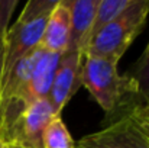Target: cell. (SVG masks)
<instances>
[{
    "label": "cell",
    "mask_w": 149,
    "mask_h": 148,
    "mask_svg": "<svg viewBox=\"0 0 149 148\" xmlns=\"http://www.w3.org/2000/svg\"><path fill=\"white\" fill-rule=\"evenodd\" d=\"M42 148H75V142L61 116H55L47 125L42 137Z\"/></svg>",
    "instance_id": "8fae6325"
},
{
    "label": "cell",
    "mask_w": 149,
    "mask_h": 148,
    "mask_svg": "<svg viewBox=\"0 0 149 148\" xmlns=\"http://www.w3.org/2000/svg\"><path fill=\"white\" fill-rule=\"evenodd\" d=\"M55 116L48 97L32 102L22 113L6 145L12 148H42L44 131Z\"/></svg>",
    "instance_id": "5b68a950"
},
{
    "label": "cell",
    "mask_w": 149,
    "mask_h": 148,
    "mask_svg": "<svg viewBox=\"0 0 149 148\" xmlns=\"http://www.w3.org/2000/svg\"><path fill=\"white\" fill-rule=\"evenodd\" d=\"M75 148H149V137L122 113L107 126L83 137Z\"/></svg>",
    "instance_id": "277c9868"
},
{
    "label": "cell",
    "mask_w": 149,
    "mask_h": 148,
    "mask_svg": "<svg viewBox=\"0 0 149 148\" xmlns=\"http://www.w3.org/2000/svg\"><path fill=\"white\" fill-rule=\"evenodd\" d=\"M148 55H149V42L146 44V48L143 49V52H142V55H141V57H148Z\"/></svg>",
    "instance_id": "9a60e30c"
},
{
    "label": "cell",
    "mask_w": 149,
    "mask_h": 148,
    "mask_svg": "<svg viewBox=\"0 0 149 148\" xmlns=\"http://www.w3.org/2000/svg\"><path fill=\"white\" fill-rule=\"evenodd\" d=\"M59 58H61V54L49 52V51L41 48L39 57L32 71V76L22 96V102L26 106H29L35 100L48 97Z\"/></svg>",
    "instance_id": "ba28073f"
},
{
    "label": "cell",
    "mask_w": 149,
    "mask_h": 148,
    "mask_svg": "<svg viewBox=\"0 0 149 148\" xmlns=\"http://www.w3.org/2000/svg\"><path fill=\"white\" fill-rule=\"evenodd\" d=\"M16 6H17L16 0L0 1V87L3 80V62H4V34L7 31V23L12 16V12Z\"/></svg>",
    "instance_id": "4fadbf2b"
},
{
    "label": "cell",
    "mask_w": 149,
    "mask_h": 148,
    "mask_svg": "<svg viewBox=\"0 0 149 148\" xmlns=\"http://www.w3.org/2000/svg\"><path fill=\"white\" fill-rule=\"evenodd\" d=\"M70 28L71 23L68 0H58L48 16L39 48L61 55L67 52L70 44Z\"/></svg>",
    "instance_id": "52a82bcc"
},
{
    "label": "cell",
    "mask_w": 149,
    "mask_h": 148,
    "mask_svg": "<svg viewBox=\"0 0 149 148\" xmlns=\"http://www.w3.org/2000/svg\"><path fill=\"white\" fill-rule=\"evenodd\" d=\"M0 148H7V145H6V144L1 141V138H0Z\"/></svg>",
    "instance_id": "2e32d148"
},
{
    "label": "cell",
    "mask_w": 149,
    "mask_h": 148,
    "mask_svg": "<svg viewBox=\"0 0 149 148\" xmlns=\"http://www.w3.org/2000/svg\"><path fill=\"white\" fill-rule=\"evenodd\" d=\"M81 65L83 54L78 51H67L59 58L48 95L54 113L56 116H61L62 109L81 87Z\"/></svg>",
    "instance_id": "8992f818"
},
{
    "label": "cell",
    "mask_w": 149,
    "mask_h": 148,
    "mask_svg": "<svg viewBox=\"0 0 149 148\" xmlns=\"http://www.w3.org/2000/svg\"><path fill=\"white\" fill-rule=\"evenodd\" d=\"M97 4L99 0H68L71 28L67 51H78L84 55Z\"/></svg>",
    "instance_id": "9c48e42d"
},
{
    "label": "cell",
    "mask_w": 149,
    "mask_h": 148,
    "mask_svg": "<svg viewBox=\"0 0 149 148\" xmlns=\"http://www.w3.org/2000/svg\"><path fill=\"white\" fill-rule=\"evenodd\" d=\"M126 76L135 87V103L149 102V55L139 57V60L129 68Z\"/></svg>",
    "instance_id": "7c38bea8"
},
{
    "label": "cell",
    "mask_w": 149,
    "mask_h": 148,
    "mask_svg": "<svg viewBox=\"0 0 149 148\" xmlns=\"http://www.w3.org/2000/svg\"><path fill=\"white\" fill-rule=\"evenodd\" d=\"M7 148H12V147H7Z\"/></svg>",
    "instance_id": "e0dca14e"
},
{
    "label": "cell",
    "mask_w": 149,
    "mask_h": 148,
    "mask_svg": "<svg viewBox=\"0 0 149 148\" xmlns=\"http://www.w3.org/2000/svg\"><path fill=\"white\" fill-rule=\"evenodd\" d=\"M81 86H84L100 107L114 115L135 103V87L126 74H119L117 62L86 54L81 65Z\"/></svg>",
    "instance_id": "6da1fadb"
},
{
    "label": "cell",
    "mask_w": 149,
    "mask_h": 148,
    "mask_svg": "<svg viewBox=\"0 0 149 148\" xmlns=\"http://www.w3.org/2000/svg\"><path fill=\"white\" fill-rule=\"evenodd\" d=\"M58 0H31L4 34L3 76L26 54L39 47L48 16Z\"/></svg>",
    "instance_id": "3957f363"
},
{
    "label": "cell",
    "mask_w": 149,
    "mask_h": 148,
    "mask_svg": "<svg viewBox=\"0 0 149 148\" xmlns=\"http://www.w3.org/2000/svg\"><path fill=\"white\" fill-rule=\"evenodd\" d=\"M130 3H132V0H99V4H97V9L94 13V19H93V25H91V29L88 34L87 47L90 45V42L94 39V36L100 31L106 25H109L113 19H116L125 9H127Z\"/></svg>",
    "instance_id": "30bf717a"
},
{
    "label": "cell",
    "mask_w": 149,
    "mask_h": 148,
    "mask_svg": "<svg viewBox=\"0 0 149 148\" xmlns=\"http://www.w3.org/2000/svg\"><path fill=\"white\" fill-rule=\"evenodd\" d=\"M145 135L149 137V102H141L132 105L126 112H123Z\"/></svg>",
    "instance_id": "5bb4252c"
},
{
    "label": "cell",
    "mask_w": 149,
    "mask_h": 148,
    "mask_svg": "<svg viewBox=\"0 0 149 148\" xmlns=\"http://www.w3.org/2000/svg\"><path fill=\"white\" fill-rule=\"evenodd\" d=\"M148 15L149 0H132L127 9L94 36L84 55H97L119 62L135 38L143 31Z\"/></svg>",
    "instance_id": "7a4b0ae2"
}]
</instances>
